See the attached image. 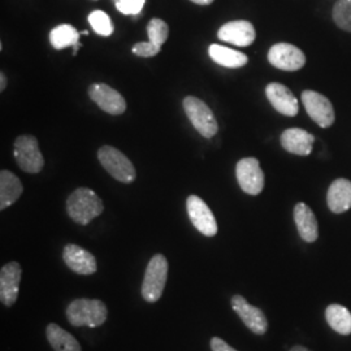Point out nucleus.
<instances>
[{
  "mask_svg": "<svg viewBox=\"0 0 351 351\" xmlns=\"http://www.w3.org/2000/svg\"><path fill=\"white\" fill-rule=\"evenodd\" d=\"M333 20L339 29L351 33V0H339L336 3Z\"/></svg>",
  "mask_w": 351,
  "mask_h": 351,
  "instance_id": "26",
  "label": "nucleus"
},
{
  "mask_svg": "<svg viewBox=\"0 0 351 351\" xmlns=\"http://www.w3.org/2000/svg\"><path fill=\"white\" fill-rule=\"evenodd\" d=\"M147 34L150 42L158 46H163L165 40L168 39L169 29L162 19H152L147 25Z\"/></svg>",
  "mask_w": 351,
  "mask_h": 351,
  "instance_id": "27",
  "label": "nucleus"
},
{
  "mask_svg": "<svg viewBox=\"0 0 351 351\" xmlns=\"http://www.w3.org/2000/svg\"><path fill=\"white\" fill-rule=\"evenodd\" d=\"M116 1H119V0H116Z\"/></svg>",
  "mask_w": 351,
  "mask_h": 351,
  "instance_id": "35",
  "label": "nucleus"
},
{
  "mask_svg": "<svg viewBox=\"0 0 351 351\" xmlns=\"http://www.w3.org/2000/svg\"><path fill=\"white\" fill-rule=\"evenodd\" d=\"M5 86H7V78H5V75L1 72L0 73V91H3Z\"/></svg>",
  "mask_w": 351,
  "mask_h": 351,
  "instance_id": "31",
  "label": "nucleus"
},
{
  "mask_svg": "<svg viewBox=\"0 0 351 351\" xmlns=\"http://www.w3.org/2000/svg\"><path fill=\"white\" fill-rule=\"evenodd\" d=\"M265 95L277 112L289 117L298 114L300 111L298 99L287 86L277 82H272L265 88Z\"/></svg>",
  "mask_w": 351,
  "mask_h": 351,
  "instance_id": "16",
  "label": "nucleus"
},
{
  "mask_svg": "<svg viewBox=\"0 0 351 351\" xmlns=\"http://www.w3.org/2000/svg\"><path fill=\"white\" fill-rule=\"evenodd\" d=\"M255 37L256 33L254 26L246 20H236L226 23L217 32V38L220 40L239 47L250 46L255 40Z\"/></svg>",
  "mask_w": 351,
  "mask_h": 351,
  "instance_id": "14",
  "label": "nucleus"
},
{
  "mask_svg": "<svg viewBox=\"0 0 351 351\" xmlns=\"http://www.w3.org/2000/svg\"><path fill=\"white\" fill-rule=\"evenodd\" d=\"M46 336L55 351H82L78 341L69 332L55 323L47 326Z\"/></svg>",
  "mask_w": 351,
  "mask_h": 351,
  "instance_id": "22",
  "label": "nucleus"
},
{
  "mask_svg": "<svg viewBox=\"0 0 351 351\" xmlns=\"http://www.w3.org/2000/svg\"><path fill=\"white\" fill-rule=\"evenodd\" d=\"M80 37L81 33H78L75 26L63 24L51 30L50 43L55 50H63L71 46L73 47L75 45L80 43Z\"/></svg>",
  "mask_w": 351,
  "mask_h": 351,
  "instance_id": "24",
  "label": "nucleus"
},
{
  "mask_svg": "<svg viewBox=\"0 0 351 351\" xmlns=\"http://www.w3.org/2000/svg\"><path fill=\"white\" fill-rule=\"evenodd\" d=\"M23 184L20 178L10 171L0 172V210L4 211L12 206L23 194Z\"/></svg>",
  "mask_w": 351,
  "mask_h": 351,
  "instance_id": "20",
  "label": "nucleus"
},
{
  "mask_svg": "<svg viewBox=\"0 0 351 351\" xmlns=\"http://www.w3.org/2000/svg\"><path fill=\"white\" fill-rule=\"evenodd\" d=\"M236 176L241 189L249 195H259L264 188V173L255 158L241 159L236 167Z\"/></svg>",
  "mask_w": 351,
  "mask_h": 351,
  "instance_id": "7",
  "label": "nucleus"
},
{
  "mask_svg": "<svg viewBox=\"0 0 351 351\" xmlns=\"http://www.w3.org/2000/svg\"><path fill=\"white\" fill-rule=\"evenodd\" d=\"M314 142V136L300 128L287 129L281 134V146L290 154L300 156L310 155L313 151Z\"/></svg>",
  "mask_w": 351,
  "mask_h": 351,
  "instance_id": "17",
  "label": "nucleus"
},
{
  "mask_svg": "<svg viewBox=\"0 0 351 351\" xmlns=\"http://www.w3.org/2000/svg\"><path fill=\"white\" fill-rule=\"evenodd\" d=\"M104 210L101 198L88 188L75 189L66 201V213L69 217L81 226H88Z\"/></svg>",
  "mask_w": 351,
  "mask_h": 351,
  "instance_id": "1",
  "label": "nucleus"
},
{
  "mask_svg": "<svg viewBox=\"0 0 351 351\" xmlns=\"http://www.w3.org/2000/svg\"><path fill=\"white\" fill-rule=\"evenodd\" d=\"M98 159L103 168L112 176L114 180L124 184H130L136 180V168L121 151L114 149L112 146H103L98 151Z\"/></svg>",
  "mask_w": 351,
  "mask_h": 351,
  "instance_id": "4",
  "label": "nucleus"
},
{
  "mask_svg": "<svg viewBox=\"0 0 351 351\" xmlns=\"http://www.w3.org/2000/svg\"><path fill=\"white\" fill-rule=\"evenodd\" d=\"M289 351H311L308 350L307 348H304V346H301V345H297V346H293L291 349Z\"/></svg>",
  "mask_w": 351,
  "mask_h": 351,
  "instance_id": "33",
  "label": "nucleus"
},
{
  "mask_svg": "<svg viewBox=\"0 0 351 351\" xmlns=\"http://www.w3.org/2000/svg\"><path fill=\"white\" fill-rule=\"evenodd\" d=\"M268 62L277 69L294 72L304 66L306 56L290 43H277L268 51Z\"/></svg>",
  "mask_w": 351,
  "mask_h": 351,
  "instance_id": "9",
  "label": "nucleus"
},
{
  "mask_svg": "<svg viewBox=\"0 0 351 351\" xmlns=\"http://www.w3.org/2000/svg\"><path fill=\"white\" fill-rule=\"evenodd\" d=\"M328 207L332 213H346L351 208V181L339 178L332 182L326 195Z\"/></svg>",
  "mask_w": 351,
  "mask_h": 351,
  "instance_id": "18",
  "label": "nucleus"
},
{
  "mask_svg": "<svg viewBox=\"0 0 351 351\" xmlns=\"http://www.w3.org/2000/svg\"><path fill=\"white\" fill-rule=\"evenodd\" d=\"M88 23L93 30L101 37H110L114 30L111 17L103 11H94L88 14Z\"/></svg>",
  "mask_w": 351,
  "mask_h": 351,
  "instance_id": "25",
  "label": "nucleus"
},
{
  "mask_svg": "<svg viewBox=\"0 0 351 351\" xmlns=\"http://www.w3.org/2000/svg\"><path fill=\"white\" fill-rule=\"evenodd\" d=\"M63 259L69 269L78 275H93L97 272L98 265L95 256L77 245L69 243L64 247Z\"/></svg>",
  "mask_w": 351,
  "mask_h": 351,
  "instance_id": "15",
  "label": "nucleus"
},
{
  "mask_svg": "<svg viewBox=\"0 0 351 351\" xmlns=\"http://www.w3.org/2000/svg\"><path fill=\"white\" fill-rule=\"evenodd\" d=\"M302 101L306 108V112L322 128H329L335 123V110L330 101L324 95L306 90L302 93Z\"/></svg>",
  "mask_w": 351,
  "mask_h": 351,
  "instance_id": "8",
  "label": "nucleus"
},
{
  "mask_svg": "<svg viewBox=\"0 0 351 351\" xmlns=\"http://www.w3.org/2000/svg\"><path fill=\"white\" fill-rule=\"evenodd\" d=\"M232 307L239 315L243 324L255 335H264L268 329V322L263 311L255 306H251L242 295H234L232 298Z\"/></svg>",
  "mask_w": 351,
  "mask_h": 351,
  "instance_id": "12",
  "label": "nucleus"
},
{
  "mask_svg": "<svg viewBox=\"0 0 351 351\" xmlns=\"http://www.w3.org/2000/svg\"><path fill=\"white\" fill-rule=\"evenodd\" d=\"M162 50V46H158V45H155V43H152V42H139V43H136L134 46H133V53L134 55H138V56H142V58H151V56H155V55H158L159 52Z\"/></svg>",
  "mask_w": 351,
  "mask_h": 351,
  "instance_id": "29",
  "label": "nucleus"
},
{
  "mask_svg": "<svg viewBox=\"0 0 351 351\" xmlns=\"http://www.w3.org/2000/svg\"><path fill=\"white\" fill-rule=\"evenodd\" d=\"M88 95L91 101L104 112L114 116L125 112L126 101L124 97L106 84H93L88 88Z\"/></svg>",
  "mask_w": 351,
  "mask_h": 351,
  "instance_id": "11",
  "label": "nucleus"
},
{
  "mask_svg": "<svg viewBox=\"0 0 351 351\" xmlns=\"http://www.w3.org/2000/svg\"><path fill=\"white\" fill-rule=\"evenodd\" d=\"M328 324L339 335H351V313L341 304H330L326 310Z\"/></svg>",
  "mask_w": 351,
  "mask_h": 351,
  "instance_id": "23",
  "label": "nucleus"
},
{
  "mask_svg": "<svg viewBox=\"0 0 351 351\" xmlns=\"http://www.w3.org/2000/svg\"><path fill=\"white\" fill-rule=\"evenodd\" d=\"M146 0H119L116 1V8L123 14H138L145 5Z\"/></svg>",
  "mask_w": 351,
  "mask_h": 351,
  "instance_id": "28",
  "label": "nucleus"
},
{
  "mask_svg": "<svg viewBox=\"0 0 351 351\" xmlns=\"http://www.w3.org/2000/svg\"><path fill=\"white\" fill-rule=\"evenodd\" d=\"M208 53L215 63L232 69L242 68L249 62V58L245 53L220 45H211L208 49Z\"/></svg>",
  "mask_w": 351,
  "mask_h": 351,
  "instance_id": "21",
  "label": "nucleus"
},
{
  "mask_svg": "<svg viewBox=\"0 0 351 351\" xmlns=\"http://www.w3.org/2000/svg\"><path fill=\"white\" fill-rule=\"evenodd\" d=\"M168 277V261L162 254H156L147 264L142 282V297L146 302L159 301L163 295Z\"/></svg>",
  "mask_w": 351,
  "mask_h": 351,
  "instance_id": "3",
  "label": "nucleus"
},
{
  "mask_svg": "<svg viewBox=\"0 0 351 351\" xmlns=\"http://www.w3.org/2000/svg\"><path fill=\"white\" fill-rule=\"evenodd\" d=\"M107 306L99 300L80 298L69 303L66 308L68 322L73 326L97 328L107 320Z\"/></svg>",
  "mask_w": 351,
  "mask_h": 351,
  "instance_id": "2",
  "label": "nucleus"
},
{
  "mask_svg": "<svg viewBox=\"0 0 351 351\" xmlns=\"http://www.w3.org/2000/svg\"><path fill=\"white\" fill-rule=\"evenodd\" d=\"M211 349L213 351H237L233 349L230 345H228L224 339L219 337L211 339Z\"/></svg>",
  "mask_w": 351,
  "mask_h": 351,
  "instance_id": "30",
  "label": "nucleus"
},
{
  "mask_svg": "<svg viewBox=\"0 0 351 351\" xmlns=\"http://www.w3.org/2000/svg\"><path fill=\"white\" fill-rule=\"evenodd\" d=\"M189 219L203 236L213 237L217 233V223L213 211L198 195H190L186 201Z\"/></svg>",
  "mask_w": 351,
  "mask_h": 351,
  "instance_id": "10",
  "label": "nucleus"
},
{
  "mask_svg": "<svg viewBox=\"0 0 351 351\" xmlns=\"http://www.w3.org/2000/svg\"><path fill=\"white\" fill-rule=\"evenodd\" d=\"M294 221L303 241L315 242L319 237V226L313 210L306 203H298L294 207Z\"/></svg>",
  "mask_w": 351,
  "mask_h": 351,
  "instance_id": "19",
  "label": "nucleus"
},
{
  "mask_svg": "<svg viewBox=\"0 0 351 351\" xmlns=\"http://www.w3.org/2000/svg\"><path fill=\"white\" fill-rule=\"evenodd\" d=\"M14 158L19 167L27 173H38L45 165L43 155L33 136H20L14 141Z\"/></svg>",
  "mask_w": 351,
  "mask_h": 351,
  "instance_id": "6",
  "label": "nucleus"
},
{
  "mask_svg": "<svg viewBox=\"0 0 351 351\" xmlns=\"http://www.w3.org/2000/svg\"><path fill=\"white\" fill-rule=\"evenodd\" d=\"M21 274V265L17 262L5 264L0 271V301L7 307H11L17 301Z\"/></svg>",
  "mask_w": 351,
  "mask_h": 351,
  "instance_id": "13",
  "label": "nucleus"
},
{
  "mask_svg": "<svg viewBox=\"0 0 351 351\" xmlns=\"http://www.w3.org/2000/svg\"><path fill=\"white\" fill-rule=\"evenodd\" d=\"M184 110L190 123L204 138H213L217 133V121L211 108L195 97H186L184 99Z\"/></svg>",
  "mask_w": 351,
  "mask_h": 351,
  "instance_id": "5",
  "label": "nucleus"
},
{
  "mask_svg": "<svg viewBox=\"0 0 351 351\" xmlns=\"http://www.w3.org/2000/svg\"><path fill=\"white\" fill-rule=\"evenodd\" d=\"M191 1L198 5H210L211 3H213V0H191Z\"/></svg>",
  "mask_w": 351,
  "mask_h": 351,
  "instance_id": "32",
  "label": "nucleus"
},
{
  "mask_svg": "<svg viewBox=\"0 0 351 351\" xmlns=\"http://www.w3.org/2000/svg\"><path fill=\"white\" fill-rule=\"evenodd\" d=\"M81 34H82V36H88V30H84V32H82V33H81Z\"/></svg>",
  "mask_w": 351,
  "mask_h": 351,
  "instance_id": "34",
  "label": "nucleus"
}]
</instances>
